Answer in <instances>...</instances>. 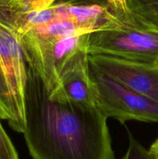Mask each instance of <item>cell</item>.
I'll return each instance as SVG.
<instances>
[{"label": "cell", "instance_id": "cell-8", "mask_svg": "<svg viewBox=\"0 0 158 159\" xmlns=\"http://www.w3.org/2000/svg\"><path fill=\"white\" fill-rule=\"evenodd\" d=\"M53 6L57 16L74 22L86 34L126 26L120 19L108 9L99 6H74L54 3Z\"/></svg>", "mask_w": 158, "mask_h": 159}, {"label": "cell", "instance_id": "cell-2", "mask_svg": "<svg viewBox=\"0 0 158 159\" xmlns=\"http://www.w3.org/2000/svg\"><path fill=\"white\" fill-rule=\"evenodd\" d=\"M88 54H105L158 66V31L139 22L89 34Z\"/></svg>", "mask_w": 158, "mask_h": 159}, {"label": "cell", "instance_id": "cell-12", "mask_svg": "<svg viewBox=\"0 0 158 159\" xmlns=\"http://www.w3.org/2000/svg\"><path fill=\"white\" fill-rule=\"evenodd\" d=\"M57 0H0V17L49 7Z\"/></svg>", "mask_w": 158, "mask_h": 159}, {"label": "cell", "instance_id": "cell-7", "mask_svg": "<svg viewBox=\"0 0 158 159\" xmlns=\"http://www.w3.org/2000/svg\"><path fill=\"white\" fill-rule=\"evenodd\" d=\"M96 88L91 76L87 48L76 53L67 61L60 75L58 86L50 99L71 102L85 108L96 107Z\"/></svg>", "mask_w": 158, "mask_h": 159}, {"label": "cell", "instance_id": "cell-14", "mask_svg": "<svg viewBox=\"0 0 158 159\" xmlns=\"http://www.w3.org/2000/svg\"><path fill=\"white\" fill-rule=\"evenodd\" d=\"M129 147L121 159H153L150 151L146 149L128 131Z\"/></svg>", "mask_w": 158, "mask_h": 159}, {"label": "cell", "instance_id": "cell-13", "mask_svg": "<svg viewBox=\"0 0 158 159\" xmlns=\"http://www.w3.org/2000/svg\"><path fill=\"white\" fill-rule=\"evenodd\" d=\"M0 117L11 124L13 119L12 100L9 88L6 84L1 65H0Z\"/></svg>", "mask_w": 158, "mask_h": 159}, {"label": "cell", "instance_id": "cell-1", "mask_svg": "<svg viewBox=\"0 0 158 159\" xmlns=\"http://www.w3.org/2000/svg\"><path fill=\"white\" fill-rule=\"evenodd\" d=\"M23 131L33 159H116L107 119L96 107L85 108L50 99L27 65Z\"/></svg>", "mask_w": 158, "mask_h": 159}, {"label": "cell", "instance_id": "cell-4", "mask_svg": "<svg viewBox=\"0 0 158 159\" xmlns=\"http://www.w3.org/2000/svg\"><path fill=\"white\" fill-rule=\"evenodd\" d=\"M89 34L60 40H43L28 34L19 37L26 64L38 74L50 95L58 86L62 68L76 53L88 48Z\"/></svg>", "mask_w": 158, "mask_h": 159}, {"label": "cell", "instance_id": "cell-16", "mask_svg": "<svg viewBox=\"0 0 158 159\" xmlns=\"http://www.w3.org/2000/svg\"><path fill=\"white\" fill-rule=\"evenodd\" d=\"M149 151L151 153L153 159H158V138L151 144Z\"/></svg>", "mask_w": 158, "mask_h": 159}, {"label": "cell", "instance_id": "cell-11", "mask_svg": "<svg viewBox=\"0 0 158 159\" xmlns=\"http://www.w3.org/2000/svg\"><path fill=\"white\" fill-rule=\"evenodd\" d=\"M54 3L74 6H99L108 9L120 19L125 26H131L136 22L127 9L125 0H57Z\"/></svg>", "mask_w": 158, "mask_h": 159}, {"label": "cell", "instance_id": "cell-6", "mask_svg": "<svg viewBox=\"0 0 158 159\" xmlns=\"http://www.w3.org/2000/svg\"><path fill=\"white\" fill-rule=\"evenodd\" d=\"M90 68L158 102V66L105 54H88Z\"/></svg>", "mask_w": 158, "mask_h": 159}, {"label": "cell", "instance_id": "cell-3", "mask_svg": "<svg viewBox=\"0 0 158 159\" xmlns=\"http://www.w3.org/2000/svg\"><path fill=\"white\" fill-rule=\"evenodd\" d=\"M90 70L97 93L96 107L105 117L121 124L132 120L158 122V102L103 73Z\"/></svg>", "mask_w": 158, "mask_h": 159}, {"label": "cell", "instance_id": "cell-9", "mask_svg": "<svg viewBox=\"0 0 158 159\" xmlns=\"http://www.w3.org/2000/svg\"><path fill=\"white\" fill-rule=\"evenodd\" d=\"M85 34L74 22L57 16L55 14V18L52 20L35 26L24 34L43 40H60Z\"/></svg>", "mask_w": 158, "mask_h": 159}, {"label": "cell", "instance_id": "cell-5", "mask_svg": "<svg viewBox=\"0 0 158 159\" xmlns=\"http://www.w3.org/2000/svg\"><path fill=\"white\" fill-rule=\"evenodd\" d=\"M0 65L12 100L13 119L9 126L18 133L26 127L25 91L27 64L20 38L10 28L0 23Z\"/></svg>", "mask_w": 158, "mask_h": 159}, {"label": "cell", "instance_id": "cell-15", "mask_svg": "<svg viewBox=\"0 0 158 159\" xmlns=\"http://www.w3.org/2000/svg\"><path fill=\"white\" fill-rule=\"evenodd\" d=\"M0 117V159H20L10 138L3 128Z\"/></svg>", "mask_w": 158, "mask_h": 159}, {"label": "cell", "instance_id": "cell-10", "mask_svg": "<svg viewBox=\"0 0 158 159\" xmlns=\"http://www.w3.org/2000/svg\"><path fill=\"white\" fill-rule=\"evenodd\" d=\"M125 3L136 21L158 31V0H125Z\"/></svg>", "mask_w": 158, "mask_h": 159}]
</instances>
